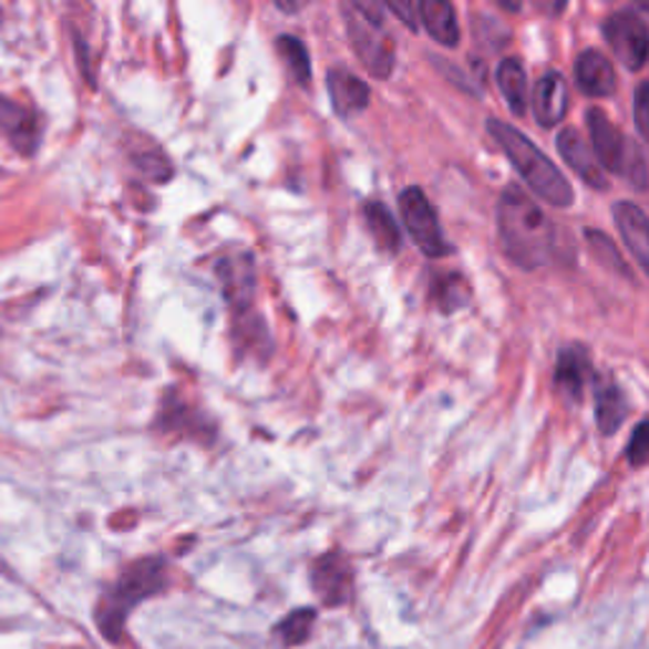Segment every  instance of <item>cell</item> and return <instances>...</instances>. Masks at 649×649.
<instances>
[{
	"instance_id": "cell-1",
	"label": "cell",
	"mask_w": 649,
	"mask_h": 649,
	"mask_svg": "<svg viewBox=\"0 0 649 649\" xmlns=\"http://www.w3.org/2000/svg\"><path fill=\"white\" fill-rule=\"evenodd\" d=\"M497 231L507 257L523 269L548 265L556 249V226L517 186H507L497 204Z\"/></svg>"
},
{
	"instance_id": "cell-2",
	"label": "cell",
	"mask_w": 649,
	"mask_h": 649,
	"mask_svg": "<svg viewBox=\"0 0 649 649\" xmlns=\"http://www.w3.org/2000/svg\"><path fill=\"white\" fill-rule=\"evenodd\" d=\"M485 130L493 135L499 151L511 157L513 168L525 183H528V188L535 196H540L546 204L556 208H566L574 204L571 183H568L566 175L556 168V163H550V157H546L538 147H535L533 140H528L521 130H515L513 125L499 120H487Z\"/></svg>"
},
{
	"instance_id": "cell-3",
	"label": "cell",
	"mask_w": 649,
	"mask_h": 649,
	"mask_svg": "<svg viewBox=\"0 0 649 649\" xmlns=\"http://www.w3.org/2000/svg\"><path fill=\"white\" fill-rule=\"evenodd\" d=\"M168 586V564L163 558L135 560L120 574L115 584L104 591L100 607H96V625L104 631L110 642H117L127 614L147 596L163 591Z\"/></svg>"
},
{
	"instance_id": "cell-4",
	"label": "cell",
	"mask_w": 649,
	"mask_h": 649,
	"mask_svg": "<svg viewBox=\"0 0 649 649\" xmlns=\"http://www.w3.org/2000/svg\"><path fill=\"white\" fill-rule=\"evenodd\" d=\"M343 19L350 47L375 79L393 72V41L383 25V6L379 3H346Z\"/></svg>"
},
{
	"instance_id": "cell-5",
	"label": "cell",
	"mask_w": 649,
	"mask_h": 649,
	"mask_svg": "<svg viewBox=\"0 0 649 649\" xmlns=\"http://www.w3.org/2000/svg\"><path fill=\"white\" fill-rule=\"evenodd\" d=\"M399 208L403 216V224H406V231L411 239H414L416 247L426 254V257L440 259L446 257V239L440 226V218H436L434 206L429 204L421 188H406L399 196Z\"/></svg>"
},
{
	"instance_id": "cell-6",
	"label": "cell",
	"mask_w": 649,
	"mask_h": 649,
	"mask_svg": "<svg viewBox=\"0 0 649 649\" xmlns=\"http://www.w3.org/2000/svg\"><path fill=\"white\" fill-rule=\"evenodd\" d=\"M604 39L609 41L621 64H625L629 72H639L647 61V49H649V33L645 19H639L635 11H617L611 13L607 21H604Z\"/></svg>"
},
{
	"instance_id": "cell-7",
	"label": "cell",
	"mask_w": 649,
	"mask_h": 649,
	"mask_svg": "<svg viewBox=\"0 0 649 649\" xmlns=\"http://www.w3.org/2000/svg\"><path fill=\"white\" fill-rule=\"evenodd\" d=\"M586 125H589V135H591V151L596 163L604 168H609L611 173H621L625 168L627 157L631 153V147L637 143H631L625 135H621V130L614 125V122L607 117V112L599 110V107H591L586 112Z\"/></svg>"
},
{
	"instance_id": "cell-8",
	"label": "cell",
	"mask_w": 649,
	"mask_h": 649,
	"mask_svg": "<svg viewBox=\"0 0 649 649\" xmlns=\"http://www.w3.org/2000/svg\"><path fill=\"white\" fill-rule=\"evenodd\" d=\"M0 130L21 155H33L41 143V117L31 104L0 96Z\"/></svg>"
},
{
	"instance_id": "cell-9",
	"label": "cell",
	"mask_w": 649,
	"mask_h": 649,
	"mask_svg": "<svg viewBox=\"0 0 649 649\" xmlns=\"http://www.w3.org/2000/svg\"><path fill=\"white\" fill-rule=\"evenodd\" d=\"M218 282H222L224 297L229 300L236 312H247L251 307L254 289H257V269L249 251H231L216 265Z\"/></svg>"
},
{
	"instance_id": "cell-10",
	"label": "cell",
	"mask_w": 649,
	"mask_h": 649,
	"mask_svg": "<svg viewBox=\"0 0 649 649\" xmlns=\"http://www.w3.org/2000/svg\"><path fill=\"white\" fill-rule=\"evenodd\" d=\"M589 383H594L589 350L578 343L566 346L564 350H560L558 363H556V389L564 393L566 401L578 403Z\"/></svg>"
},
{
	"instance_id": "cell-11",
	"label": "cell",
	"mask_w": 649,
	"mask_h": 649,
	"mask_svg": "<svg viewBox=\"0 0 649 649\" xmlns=\"http://www.w3.org/2000/svg\"><path fill=\"white\" fill-rule=\"evenodd\" d=\"M350 584H353V574H350L346 558H340L338 554H328L315 560L312 589L328 607H338V604L348 601Z\"/></svg>"
},
{
	"instance_id": "cell-12",
	"label": "cell",
	"mask_w": 649,
	"mask_h": 649,
	"mask_svg": "<svg viewBox=\"0 0 649 649\" xmlns=\"http://www.w3.org/2000/svg\"><path fill=\"white\" fill-rule=\"evenodd\" d=\"M568 112V82L560 72H548L538 79L533 92V115L540 127H556Z\"/></svg>"
},
{
	"instance_id": "cell-13",
	"label": "cell",
	"mask_w": 649,
	"mask_h": 649,
	"mask_svg": "<svg viewBox=\"0 0 649 649\" xmlns=\"http://www.w3.org/2000/svg\"><path fill=\"white\" fill-rule=\"evenodd\" d=\"M556 145H558L560 157H564V161L571 165L576 175H581V178L594 188H599V190L607 188V175H604L601 165L596 163L591 145L586 143L578 130H574V127L560 130Z\"/></svg>"
},
{
	"instance_id": "cell-14",
	"label": "cell",
	"mask_w": 649,
	"mask_h": 649,
	"mask_svg": "<svg viewBox=\"0 0 649 649\" xmlns=\"http://www.w3.org/2000/svg\"><path fill=\"white\" fill-rule=\"evenodd\" d=\"M328 92L332 110L338 112V117L350 120L358 117L368 107V100H371V90L363 79H358L348 69H332L328 74Z\"/></svg>"
},
{
	"instance_id": "cell-15",
	"label": "cell",
	"mask_w": 649,
	"mask_h": 649,
	"mask_svg": "<svg viewBox=\"0 0 649 649\" xmlns=\"http://www.w3.org/2000/svg\"><path fill=\"white\" fill-rule=\"evenodd\" d=\"M576 84L586 96L604 100L617 90V74H614L611 61L601 51L589 49L581 51L576 59Z\"/></svg>"
},
{
	"instance_id": "cell-16",
	"label": "cell",
	"mask_w": 649,
	"mask_h": 649,
	"mask_svg": "<svg viewBox=\"0 0 649 649\" xmlns=\"http://www.w3.org/2000/svg\"><path fill=\"white\" fill-rule=\"evenodd\" d=\"M614 222H617L621 239H625L629 251L635 254L639 267L647 269L649 267V234H647L645 210L637 204H629V200H619V204L614 206Z\"/></svg>"
},
{
	"instance_id": "cell-17",
	"label": "cell",
	"mask_w": 649,
	"mask_h": 649,
	"mask_svg": "<svg viewBox=\"0 0 649 649\" xmlns=\"http://www.w3.org/2000/svg\"><path fill=\"white\" fill-rule=\"evenodd\" d=\"M594 403L601 434H617L629 414V403L619 385L611 379H594Z\"/></svg>"
},
{
	"instance_id": "cell-18",
	"label": "cell",
	"mask_w": 649,
	"mask_h": 649,
	"mask_svg": "<svg viewBox=\"0 0 649 649\" xmlns=\"http://www.w3.org/2000/svg\"><path fill=\"white\" fill-rule=\"evenodd\" d=\"M416 11L421 16V23L429 37H432L436 43L442 47H457L460 43V23H457V13L450 3L444 0H426V3L416 6Z\"/></svg>"
},
{
	"instance_id": "cell-19",
	"label": "cell",
	"mask_w": 649,
	"mask_h": 649,
	"mask_svg": "<svg viewBox=\"0 0 649 649\" xmlns=\"http://www.w3.org/2000/svg\"><path fill=\"white\" fill-rule=\"evenodd\" d=\"M497 86L507 100V107L515 117H523L528 112V74L521 64V59H505L497 69Z\"/></svg>"
},
{
	"instance_id": "cell-20",
	"label": "cell",
	"mask_w": 649,
	"mask_h": 649,
	"mask_svg": "<svg viewBox=\"0 0 649 649\" xmlns=\"http://www.w3.org/2000/svg\"><path fill=\"white\" fill-rule=\"evenodd\" d=\"M365 214V222H368V229H371V234L375 236V241H379V247L383 251H399L401 247V231L396 222H393L391 210L383 208L381 204H365L363 208Z\"/></svg>"
},
{
	"instance_id": "cell-21",
	"label": "cell",
	"mask_w": 649,
	"mask_h": 649,
	"mask_svg": "<svg viewBox=\"0 0 649 649\" xmlns=\"http://www.w3.org/2000/svg\"><path fill=\"white\" fill-rule=\"evenodd\" d=\"M277 51L287 61L289 72L297 79V84L310 82V54H307L305 43L295 37H279L277 39Z\"/></svg>"
},
{
	"instance_id": "cell-22",
	"label": "cell",
	"mask_w": 649,
	"mask_h": 649,
	"mask_svg": "<svg viewBox=\"0 0 649 649\" xmlns=\"http://www.w3.org/2000/svg\"><path fill=\"white\" fill-rule=\"evenodd\" d=\"M315 625V611L312 609H297L279 621L277 637L282 639L285 647L302 645L307 637H310V629Z\"/></svg>"
},
{
	"instance_id": "cell-23",
	"label": "cell",
	"mask_w": 649,
	"mask_h": 649,
	"mask_svg": "<svg viewBox=\"0 0 649 649\" xmlns=\"http://www.w3.org/2000/svg\"><path fill=\"white\" fill-rule=\"evenodd\" d=\"M586 241L591 244V249H594V254H596V259H599L601 265H607V267H611L614 271H619L621 277L635 279V277H631L629 267L625 265V259H621L619 249L611 244L609 236H604L601 231H586Z\"/></svg>"
},
{
	"instance_id": "cell-24",
	"label": "cell",
	"mask_w": 649,
	"mask_h": 649,
	"mask_svg": "<svg viewBox=\"0 0 649 649\" xmlns=\"http://www.w3.org/2000/svg\"><path fill=\"white\" fill-rule=\"evenodd\" d=\"M436 300H440L444 312H457L460 307H464L470 300V287L460 275H450L442 279L440 297H436Z\"/></svg>"
},
{
	"instance_id": "cell-25",
	"label": "cell",
	"mask_w": 649,
	"mask_h": 649,
	"mask_svg": "<svg viewBox=\"0 0 649 649\" xmlns=\"http://www.w3.org/2000/svg\"><path fill=\"white\" fill-rule=\"evenodd\" d=\"M647 454H649V424L647 421H639L635 434H631V440H629V450H627L631 467H642V464L647 462Z\"/></svg>"
},
{
	"instance_id": "cell-26",
	"label": "cell",
	"mask_w": 649,
	"mask_h": 649,
	"mask_svg": "<svg viewBox=\"0 0 649 649\" xmlns=\"http://www.w3.org/2000/svg\"><path fill=\"white\" fill-rule=\"evenodd\" d=\"M647 92H649V84L642 82L637 86L635 92V125H637V133L642 140H647L649 130H647V107H649V100H647Z\"/></svg>"
},
{
	"instance_id": "cell-27",
	"label": "cell",
	"mask_w": 649,
	"mask_h": 649,
	"mask_svg": "<svg viewBox=\"0 0 649 649\" xmlns=\"http://www.w3.org/2000/svg\"><path fill=\"white\" fill-rule=\"evenodd\" d=\"M389 11H393L399 19L409 25L411 31H416V6H403V3H389Z\"/></svg>"
}]
</instances>
